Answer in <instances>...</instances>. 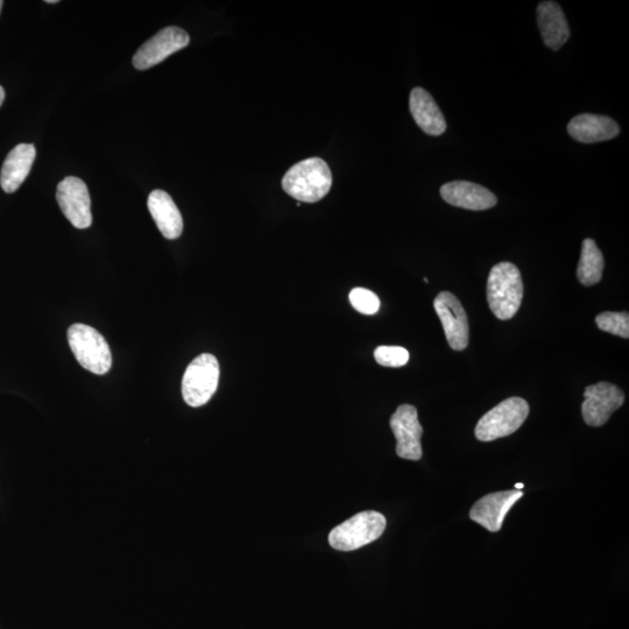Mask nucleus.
<instances>
[{
    "mask_svg": "<svg viewBox=\"0 0 629 629\" xmlns=\"http://www.w3.org/2000/svg\"><path fill=\"white\" fill-rule=\"evenodd\" d=\"M332 186V174L327 162L310 158L294 165L282 179V188L296 201L316 203L324 199Z\"/></svg>",
    "mask_w": 629,
    "mask_h": 629,
    "instance_id": "obj_1",
    "label": "nucleus"
},
{
    "mask_svg": "<svg viewBox=\"0 0 629 629\" xmlns=\"http://www.w3.org/2000/svg\"><path fill=\"white\" fill-rule=\"evenodd\" d=\"M524 299V282L519 268L512 263L494 266L487 280V301L499 320H511Z\"/></svg>",
    "mask_w": 629,
    "mask_h": 629,
    "instance_id": "obj_2",
    "label": "nucleus"
},
{
    "mask_svg": "<svg viewBox=\"0 0 629 629\" xmlns=\"http://www.w3.org/2000/svg\"><path fill=\"white\" fill-rule=\"evenodd\" d=\"M68 343L79 364L91 373L103 376L112 366L108 342L96 329L76 323L68 330Z\"/></svg>",
    "mask_w": 629,
    "mask_h": 629,
    "instance_id": "obj_3",
    "label": "nucleus"
},
{
    "mask_svg": "<svg viewBox=\"0 0 629 629\" xmlns=\"http://www.w3.org/2000/svg\"><path fill=\"white\" fill-rule=\"evenodd\" d=\"M386 518L374 511L360 512L331 530L330 546L339 551H352L379 539L386 529Z\"/></svg>",
    "mask_w": 629,
    "mask_h": 629,
    "instance_id": "obj_4",
    "label": "nucleus"
},
{
    "mask_svg": "<svg viewBox=\"0 0 629 629\" xmlns=\"http://www.w3.org/2000/svg\"><path fill=\"white\" fill-rule=\"evenodd\" d=\"M529 415L528 402L521 398H508L487 412L477 423L475 434L482 442L496 441L519 430Z\"/></svg>",
    "mask_w": 629,
    "mask_h": 629,
    "instance_id": "obj_5",
    "label": "nucleus"
},
{
    "mask_svg": "<svg viewBox=\"0 0 629 629\" xmlns=\"http://www.w3.org/2000/svg\"><path fill=\"white\" fill-rule=\"evenodd\" d=\"M219 364L215 356L203 353L189 364L182 379V395L190 407L207 404L217 391Z\"/></svg>",
    "mask_w": 629,
    "mask_h": 629,
    "instance_id": "obj_6",
    "label": "nucleus"
},
{
    "mask_svg": "<svg viewBox=\"0 0 629 629\" xmlns=\"http://www.w3.org/2000/svg\"><path fill=\"white\" fill-rule=\"evenodd\" d=\"M190 38L180 27L169 26L146 41L133 56V66L138 70H147L165 61L168 56L179 52L189 45Z\"/></svg>",
    "mask_w": 629,
    "mask_h": 629,
    "instance_id": "obj_7",
    "label": "nucleus"
},
{
    "mask_svg": "<svg viewBox=\"0 0 629 629\" xmlns=\"http://www.w3.org/2000/svg\"><path fill=\"white\" fill-rule=\"evenodd\" d=\"M624 402L625 394L616 385L598 383L586 387L582 405L583 419L588 426L602 427Z\"/></svg>",
    "mask_w": 629,
    "mask_h": 629,
    "instance_id": "obj_8",
    "label": "nucleus"
},
{
    "mask_svg": "<svg viewBox=\"0 0 629 629\" xmlns=\"http://www.w3.org/2000/svg\"><path fill=\"white\" fill-rule=\"evenodd\" d=\"M56 200L63 215L76 229H88L93 224L89 190L81 179L68 176L62 180L56 192Z\"/></svg>",
    "mask_w": 629,
    "mask_h": 629,
    "instance_id": "obj_9",
    "label": "nucleus"
},
{
    "mask_svg": "<svg viewBox=\"0 0 629 629\" xmlns=\"http://www.w3.org/2000/svg\"><path fill=\"white\" fill-rule=\"evenodd\" d=\"M434 307L442 322L450 348L455 351L468 348L470 331L468 315L457 296L442 292L436 296Z\"/></svg>",
    "mask_w": 629,
    "mask_h": 629,
    "instance_id": "obj_10",
    "label": "nucleus"
},
{
    "mask_svg": "<svg viewBox=\"0 0 629 629\" xmlns=\"http://www.w3.org/2000/svg\"><path fill=\"white\" fill-rule=\"evenodd\" d=\"M391 429L397 438V455L408 461H420L422 458L421 437L423 428L418 411L411 405H402L391 418Z\"/></svg>",
    "mask_w": 629,
    "mask_h": 629,
    "instance_id": "obj_11",
    "label": "nucleus"
},
{
    "mask_svg": "<svg viewBox=\"0 0 629 629\" xmlns=\"http://www.w3.org/2000/svg\"><path fill=\"white\" fill-rule=\"evenodd\" d=\"M522 497L524 492L518 490L487 494L473 505L470 519L489 532L497 533L503 527L508 512Z\"/></svg>",
    "mask_w": 629,
    "mask_h": 629,
    "instance_id": "obj_12",
    "label": "nucleus"
},
{
    "mask_svg": "<svg viewBox=\"0 0 629 629\" xmlns=\"http://www.w3.org/2000/svg\"><path fill=\"white\" fill-rule=\"evenodd\" d=\"M442 199L451 206L482 211L497 206V197L489 189L466 181L449 182L441 187Z\"/></svg>",
    "mask_w": 629,
    "mask_h": 629,
    "instance_id": "obj_13",
    "label": "nucleus"
},
{
    "mask_svg": "<svg viewBox=\"0 0 629 629\" xmlns=\"http://www.w3.org/2000/svg\"><path fill=\"white\" fill-rule=\"evenodd\" d=\"M568 132L579 143L593 144L618 137L620 127L610 117L584 113L571 119Z\"/></svg>",
    "mask_w": 629,
    "mask_h": 629,
    "instance_id": "obj_14",
    "label": "nucleus"
},
{
    "mask_svg": "<svg viewBox=\"0 0 629 629\" xmlns=\"http://www.w3.org/2000/svg\"><path fill=\"white\" fill-rule=\"evenodd\" d=\"M37 155L32 144H20L7 155L0 173V186L7 194L17 192L30 174Z\"/></svg>",
    "mask_w": 629,
    "mask_h": 629,
    "instance_id": "obj_15",
    "label": "nucleus"
},
{
    "mask_svg": "<svg viewBox=\"0 0 629 629\" xmlns=\"http://www.w3.org/2000/svg\"><path fill=\"white\" fill-rule=\"evenodd\" d=\"M409 109L420 129L429 136H441L447 130V122L433 96L423 88H415L409 98Z\"/></svg>",
    "mask_w": 629,
    "mask_h": 629,
    "instance_id": "obj_16",
    "label": "nucleus"
},
{
    "mask_svg": "<svg viewBox=\"0 0 629 629\" xmlns=\"http://www.w3.org/2000/svg\"><path fill=\"white\" fill-rule=\"evenodd\" d=\"M148 210L158 229L167 239H178L183 232V219L172 197L164 190H154L148 196Z\"/></svg>",
    "mask_w": 629,
    "mask_h": 629,
    "instance_id": "obj_17",
    "label": "nucleus"
},
{
    "mask_svg": "<svg viewBox=\"0 0 629 629\" xmlns=\"http://www.w3.org/2000/svg\"><path fill=\"white\" fill-rule=\"evenodd\" d=\"M537 23L547 47L558 51L570 38V28L562 7L555 2L537 6Z\"/></svg>",
    "mask_w": 629,
    "mask_h": 629,
    "instance_id": "obj_18",
    "label": "nucleus"
},
{
    "mask_svg": "<svg viewBox=\"0 0 629 629\" xmlns=\"http://www.w3.org/2000/svg\"><path fill=\"white\" fill-rule=\"evenodd\" d=\"M604 267L603 253L598 249L595 240L585 239L577 268L579 282L586 287L598 284L603 278Z\"/></svg>",
    "mask_w": 629,
    "mask_h": 629,
    "instance_id": "obj_19",
    "label": "nucleus"
},
{
    "mask_svg": "<svg viewBox=\"0 0 629 629\" xmlns=\"http://www.w3.org/2000/svg\"><path fill=\"white\" fill-rule=\"evenodd\" d=\"M598 328L609 334L623 338L629 337V315L628 313L606 312L596 317Z\"/></svg>",
    "mask_w": 629,
    "mask_h": 629,
    "instance_id": "obj_20",
    "label": "nucleus"
},
{
    "mask_svg": "<svg viewBox=\"0 0 629 629\" xmlns=\"http://www.w3.org/2000/svg\"><path fill=\"white\" fill-rule=\"evenodd\" d=\"M353 308L364 315H374L379 312L380 300L376 294L365 288H355L349 295Z\"/></svg>",
    "mask_w": 629,
    "mask_h": 629,
    "instance_id": "obj_21",
    "label": "nucleus"
},
{
    "mask_svg": "<svg viewBox=\"0 0 629 629\" xmlns=\"http://www.w3.org/2000/svg\"><path fill=\"white\" fill-rule=\"evenodd\" d=\"M376 362L385 367L405 366L409 360V352L401 346H379L374 351Z\"/></svg>",
    "mask_w": 629,
    "mask_h": 629,
    "instance_id": "obj_22",
    "label": "nucleus"
},
{
    "mask_svg": "<svg viewBox=\"0 0 629 629\" xmlns=\"http://www.w3.org/2000/svg\"><path fill=\"white\" fill-rule=\"evenodd\" d=\"M5 100V91L3 87H0V106L4 103Z\"/></svg>",
    "mask_w": 629,
    "mask_h": 629,
    "instance_id": "obj_23",
    "label": "nucleus"
},
{
    "mask_svg": "<svg viewBox=\"0 0 629 629\" xmlns=\"http://www.w3.org/2000/svg\"><path fill=\"white\" fill-rule=\"evenodd\" d=\"M524 487H525V485H524V484L519 483V484L515 485V490H518V491H519V490H521V489H524Z\"/></svg>",
    "mask_w": 629,
    "mask_h": 629,
    "instance_id": "obj_24",
    "label": "nucleus"
},
{
    "mask_svg": "<svg viewBox=\"0 0 629 629\" xmlns=\"http://www.w3.org/2000/svg\"><path fill=\"white\" fill-rule=\"evenodd\" d=\"M46 3H48V4H55V3H58V0H47Z\"/></svg>",
    "mask_w": 629,
    "mask_h": 629,
    "instance_id": "obj_25",
    "label": "nucleus"
},
{
    "mask_svg": "<svg viewBox=\"0 0 629 629\" xmlns=\"http://www.w3.org/2000/svg\"><path fill=\"white\" fill-rule=\"evenodd\" d=\"M3 5H4V3L2 2V0H0V11H2Z\"/></svg>",
    "mask_w": 629,
    "mask_h": 629,
    "instance_id": "obj_26",
    "label": "nucleus"
}]
</instances>
